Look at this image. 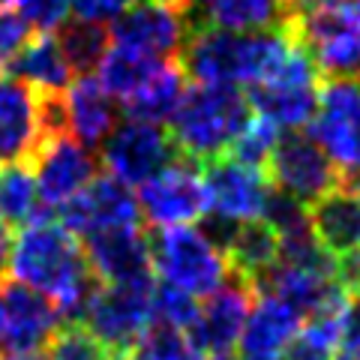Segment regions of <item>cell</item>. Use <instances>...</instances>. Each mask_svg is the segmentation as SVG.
<instances>
[{
	"label": "cell",
	"instance_id": "obj_1",
	"mask_svg": "<svg viewBox=\"0 0 360 360\" xmlns=\"http://www.w3.org/2000/svg\"><path fill=\"white\" fill-rule=\"evenodd\" d=\"M6 264L13 279L49 297L60 319H72L75 324L82 321L87 300L99 285L82 240L51 210L18 231Z\"/></svg>",
	"mask_w": 360,
	"mask_h": 360
},
{
	"label": "cell",
	"instance_id": "obj_2",
	"mask_svg": "<svg viewBox=\"0 0 360 360\" xmlns=\"http://www.w3.org/2000/svg\"><path fill=\"white\" fill-rule=\"evenodd\" d=\"M295 39L285 27L267 30H222L198 25L186 30L184 49L177 54V66L193 84H264L274 78L288 54L295 51Z\"/></svg>",
	"mask_w": 360,
	"mask_h": 360
},
{
	"label": "cell",
	"instance_id": "obj_3",
	"mask_svg": "<svg viewBox=\"0 0 360 360\" xmlns=\"http://www.w3.org/2000/svg\"><path fill=\"white\" fill-rule=\"evenodd\" d=\"M252 117V105L238 84H193L172 115V141L180 156L213 162L231 150Z\"/></svg>",
	"mask_w": 360,
	"mask_h": 360
},
{
	"label": "cell",
	"instance_id": "obj_4",
	"mask_svg": "<svg viewBox=\"0 0 360 360\" xmlns=\"http://www.w3.org/2000/svg\"><path fill=\"white\" fill-rule=\"evenodd\" d=\"M150 267L160 283L189 297H207L229 283V258L198 225H168L150 238Z\"/></svg>",
	"mask_w": 360,
	"mask_h": 360
},
{
	"label": "cell",
	"instance_id": "obj_5",
	"mask_svg": "<svg viewBox=\"0 0 360 360\" xmlns=\"http://www.w3.org/2000/svg\"><path fill=\"white\" fill-rule=\"evenodd\" d=\"M283 27L309 54L319 72L330 78H360V0H340Z\"/></svg>",
	"mask_w": 360,
	"mask_h": 360
},
{
	"label": "cell",
	"instance_id": "obj_6",
	"mask_svg": "<svg viewBox=\"0 0 360 360\" xmlns=\"http://www.w3.org/2000/svg\"><path fill=\"white\" fill-rule=\"evenodd\" d=\"M153 285L156 276L139 283H99L78 324L115 357H123L153 324Z\"/></svg>",
	"mask_w": 360,
	"mask_h": 360
},
{
	"label": "cell",
	"instance_id": "obj_7",
	"mask_svg": "<svg viewBox=\"0 0 360 360\" xmlns=\"http://www.w3.org/2000/svg\"><path fill=\"white\" fill-rule=\"evenodd\" d=\"M309 135L328 153L340 180L360 174V78H330L319 87Z\"/></svg>",
	"mask_w": 360,
	"mask_h": 360
},
{
	"label": "cell",
	"instance_id": "obj_8",
	"mask_svg": "<svg viewBox=\"0 0 360 360\" xmlns=\"http://www.w3.org/2000/svg\"><path fill=\"white\" fill-rule=\"evenodd\" d=\"M319 75L321 72L315 70L309 54L300 45H295L283 70L274 78H267L264 84L250 87L246 99L252 105V115H262L285 129L309 127L315 108H319Z\"/></svg>",
	"mask_w": 360,
	"mask_h": 360
},
{
	"label": "cell",
	"instance_id": "obj_9",
	"mask_svg": "<svg viewBox=\"0 0 360 360\" xmlns=\"http://www.w3.org/2000/svg\"><path fill=\"white\" fill-rule=\"evenodd\" d=\"M264 172L270 177V186L303 201L307 207L340 186V172L303 129H288L285 135H279Z\"/></svg>",
	"mask_w": 360,
	"mask_h": 360
},
{
	"label": "cell",
	"instance_id": "obj_10",
	"mask_svg": "<svg viewBox=\"0 0 360 360\" xmlns=\"http://www.w3.org/2000/svg\"><path fill=\"white\" fill-rule=\"evenodd\" d=\"M177 148L160 123L148 120H120L108 139L99 144V162L105 165L111 177H117L127 186H141L156 172L177 160Z\"/></svg>",
	"mask_w": 360,
	"mask_h": 360
},
{
	"label": "cell",
	"instance_id": "obj_11",
	"mask_svg": "<svg viewBox=\"0 0 360 360\" xmlns=\"http://www.w3.org/2000/svg\"><path fill=\"white\" fill-rule=\"evenodd\" d=\"M135 198H139L141 219H148L156 229L189 225L207 213L205 177L198 172V162L186 160V156H177L162 172L144 180Z\"/></svg>",
	"mask_w": 360,
	"mask_h": 360
},
{
	"label": "cell",
	"instance_id": "obj_12",
	"mask_svg": "<svg viewBox=\"0 0 360 360\" xmlns=\"http://www.w3.org/2000/svg\"><path fill=\"white\" fill-rule=\"evenodd\" d=\"M60 328L58 307L18 279L0 276V357L33 354Z\"/></svg>",
	"mask_w": 360,
	"mask_h": 360
},
{
	"label": "cell",
	"instance_id": "obj_13",
	"mask_svg": "<svg viewBox=\"0 0 360 360\" xmlns=\"http://www.w3.org/2000/svg\"><path fill=\"white\" fill-rule=\"evenodd\" d=\"M30 172L37 180V193L45 207H63L96 177L99 160L94 150L78 144L70 132L45 135L37 153L30 156Z\"/></svg>",
	"mask_w": 360,
	"mask_h": 360
},
{
	"label": "cell",
	"instance_id": "obj_14",
	"mask_svg": "<svg viewBox=\"0 0 360 360\" xmlns=\"http://www.w3.org/2000/svg\"><path fill=\"white\" fill-rule=\"evenodd\" d=\"M186 13L165 6L160 0H132L108 25V37L120 49L174 60L186 39Z\"/></svg>",
	"mask_w": 360,
	"mask_h": 360
},
{
	"label": "cell",
	"instance_id": "obj_15",
	"mask_svg": "<svg viewBox=\"0 0 360 360\" xmlns=\"http://www.w3.org/2000/svg\"><path fill=\"white\" fill-rule=\"evenodd\" d=\"M252 295L255 291L240 276L231 274L229 283H222L213 295L205 297V303H198V312L193 324H189L186 336L193 340V345L205 360H219L234 354L243 321L252 307Z\"/></svg>",
	"mask_w": 360,
	"mask_h": 360
},
{
	"label": "cell",
	"instance_id": "obj_16",
	"mask_svg": "<svg viewBox=\"0 0 360 360\" xmlns=\"http://www.w3.org/2000/svg\"><path fill=\"white\" fill-rule=\"evenodd\" d=\"M201 172L207 193V213L231 222H252L262 219L267 195H270V177L262 168L243 165L231 156H219L213 162H205Z\"/></svg>",
	"mask_w": 360,
	"mask_h": 360
},
{
	"label": "cell",
	"instance_id": "obj_17",
	"mask_svg": "<svg viewBox=\"0 0 360 360\" xmlns=\"http://www.w3.org/2000/svg\"><path fill=\"white\" fill-rule=\"evenodd\" d=\"M58 219L75 238H87L94 231L117 229V225H141V210L127 184L111 174H96L82 193L58 210Z\"/></svg>",
	"mask_w": 360,
	"mask_h": 360
},
{
	"label": "cell",
	"instance_id": "obj_18",
	"mask_svg": "<svg viewBox=\"0 0 360 360\" xmlns=\"http://www.w3.org/2000/svg\"><path fill=\"white\" fill-rule=\"evenodd\" d=\"M90 270L99 283H139L150 279V238L144 225H117L94 231L82 240Z\"/></svg>",
	"mask_w": 360,
	"mask_h": 360
},
{
	"label": "cell",
	"instance_id": "obj_19",
	"mask_svg": "<svg viewBox=\"0 0 360 360\" xmlns=\"http://www.w3.org/2000/svg\"><path fill=\"white\" fill-rule=\"evenodd\" d=\"M42 139V94L15 75H0V165L30 162Z\"/></svg>",
	"mask_w": 360,
	"mask_h": 360
},
{
	"label": "cell",
	"instance_id": "obj_20",
	"mask_svg": "<svg viewBox=\"0 0 360 360\" xmlns=\"http://www.w3.org/2000/svg\"><path fill=\"white\" fill-rule=\"evenodd\" d=\"M300 324L303 315L295 307L274 295H262L252 300L234 354L238 360H285Z\"/></svg>",
	"mask_w": 360,
	"mask_h": 360
},
{
	"label": "cell",
	"instance_id": "obj_21",
	"mask_svg": "<svg viewBox=\"0 0 360 360\" xmlns=\"http://www.w3.org/2000/svg\"><path fill=\"white\" fill-rule=\"evenodd\" d=\"M66 132L87 150H96L117 127V103L94 75H78L60 94Z\"/></svg>",
	"mask_w": 360,
	"mask_h": 360
},
{
	"label": "cell",
	"instance_id": "obj_22",
	"mask_svg": "<svg viewBox=\"0 0 360 360\" xmlns=\"http://www.w3.org/2000/svg\"><path fill=\"white\" fill-rule=\"evenodd\" d=\"M312 234L330 255L342 258L360 246V189L336 186L309 207Z\"/></svg>",
	"mask_w": 360,
	"mask_h": 360
},
{
	"label": "cell",
	"instance_id": "obj_23",
	"mask_svg": "<svg viewBox=\"0 0 360 360\" xmlns=\"http://www.w3.org/2000/svg\"><path fill=\"white\" fill-rule=\"evenodd\" d=\"M222 252L229 258L231 274L240 276L250 288H255L258 279L279 262V238L264 219L238 222L225 240Z\"/></svg>",
	"mask_w": 360,
	"mask_h": 360
},
{
	"label": "cell",
	"instance_id": "obj_24",
	"mask_svg": "<svg viewBox=\"0 0 360 360\" xmlns=\"http://www.w3.org/2000/svg\"><path fill=\"white\" fill-rule=\"evenodd\" d=\"M222 27V30H267L283 27L279 0H193L186 9V27Z\"/></svg>",
	"mask_w": 360,
	"mask_h": 360
},
{
	"label": "cell",
	"instance_id": "obj_25",
	"mask_svg": "<svg viewBox=\"0 0 360 360\" xmlns=\"http://www.w3.org/2000/svg\"><path fill=\"white\" fill-rule=\"evenodd\" d=\"M9 75L21 78L39 94H63L72 82V70L66 63L58 37L54 33H37L25 42V49L15 54V60L9 63Z\"/></svg>",
	"mask_w": 360,
	"mask_h": 360
},
{
	"label": "cell",
	"instance_id": "obj_26",
	"mask_svg": "<svg viewBox=\"0 0 360 360\" xmlns=\"http://www.w3.org/2000/svg\"><path fill=\"white\" fill-rule=\"evenodd\" d=\"M186 94V75L174 60H165L148 84L139 94L123 103V111L132 120H148V123H168L177 111L180 99Z\"/></svg>",
	"mask_w": 360,
	"mask_h": 360
},
{
	"label": "cell",
	"instance_id": "obj_27",
	"mask_svg": "<svg viewBox=\"0 0 360 360\" xmlns=\"http://www.w3.org/2000/svg\"><path fill=\"white\" fill-rule=\"evenodd\" d=\"M162 63L165 60H160V58H148V54H139V51L115 45V49L105 51V58L96 66V72H99V84L105 87V94L115 99V103L123 105L129 96H135L156 72H160Z\"/></svg>",
	"mask_w": 360,
	"mask_h": 360
},
{
	"label": "cell",
	"instance_id": "obj_28",
	"mask_svg": "<svg viewBox=\"0 0 360 360\" xmlns=\"http://www.w3.org/2000/svg\"><path fill=\"white\" fill-rule=\"evenodd\" d=\"M108 42H111L108 25H103V21H84V18L70 21L66 18L58 27V45H60L66 63H70L72 75L94 72L105 58Z\"/></svg>",
	"mask_w": 360,
	"mask_h": 360
},
{
	"label": "cell",
	"instance_id": "obj_29",
	"mask_svg": "<svg viewBox=\"0 0 360 360\" xmlns=\"http://www.w3.org/2000/svg\"><path fill=\"white\" fill-rule=\"evenodd\" d=\"M49 207L39 201L37 180L27 162H9L0 168V217L9 225H27Z\"/></svg>",
	"mask_w": 360,
	"mask_h": 360
},
{
	"label": "cell",
	"instance_id": "obj_30",
	"mask_svg": "<svg viewBox=\"0 0 360 360\" xmlns=\"http://www.w3.org/2000/svg\"><path fill=\"white\" fill-rule=\"evenodd\" d=\"M120 360H205V357H201V352L186 336V330L165 328V324H150L148 333Z\"/></svg>",
	"mask_w": 360,
	"mask_h": 360
},
{
	"label": "cell",
	"instance_id": "obj_31",
	"mask_svg": "<svg viewBox=\"0 0 360 360\" xmlns=\"http://www.w3.org/2000/svg\"><path fill=\"white\" fill-rule=\"evenodd\" d=\"M276 139H279L276 123H270L262 115H252L225 156H231V160H238L243 165H252V168H262L264 172L270 153H274V148H276Z\"/></svg>",
	"mask_w": 360,
	"mask_h": 360
},
{
	"label": "cell",
	"instance_id": "obj_32",
	"mask_svg": "<svg viewBox=\"0 0 360 360\" xmlns=\"http://www.w3.org/2000/svg\"><path fill=\"white\" fill-rule=\"evenodd\" d=\"M262 219L276 231L279 243H283V240L303 238V234H312L309 207L303 205V201H297V198H291V195H285V193H279V189H270Z\"/></svg>",
	"mask_w": 360,
	"mask_h": 360
},
{
	"label": "cell",
	"instance_id": "obj_33",
	"mask_svg": "<svg viewBox=\"0 0 360 360\" xmlns=\"http://www.w3.org/2000/svg\"><path fill=\"white\" fill-rule=\"evenodd\" d=\"M51 357L49 360H120L90 333L84 324H60L58 333L51 336Z\"/></svg>",
	"mask_w": 360,
	"mask_h": 360
},
{
	"label": "cell",
	"instance_id": "obj_34",
	"mask_svg": "<svg viewBox=\"0 0 360 360\" xmlns=\"http://www.w3.org/2000/svg\"><path fill=\"white\" fill-rule=\"evenodd\" d=\"M195 312H198L195 297H189V295H184V291H177V288L156 279V285H153V324L189 330Z\"/></svg>",
	"mask_w": 360,
	"mask_h": 360
},
{
	"label": "cell",
	"instance_id": "obj_35",
	"mask_svg": "<svg viewBox=\"0 0 360 360\" xmlns=\"http://www.w3.org/2000/svg\"><path fill=\"white\" fill-rule=\"evenodd\" d=\"M13 6L30 25V30L39 33L58 30L72 13V0H13Z\"/></svg>",
	"mask_w": 360,
	"mask_h": 360
},
{
	"label": "cell",
	"instance_id": "obj_36",
	"mask_svg": "<svg viewBox=\"0 0 360 360\" xmlns=\"http://www.w3.org/2000/svg\"><path fill=\"white\" fill-rule=\"evenodd\" d=\"M30 39V25L18 15L15 6H0V75L9 70L15 54Z\"/></svg>",
	"mask_w": 360,
	"mask_h": 360
},
{
	"label": "cell",
	"instance_id": "obj_37",
	"mask_svg": "<svg viewBox=\"0 0 360 360\" xmlns=\"http://www.w3.org/2000/svg\"><path fill=\"white\" fill-rule=\"evenodd\" d=\"M333 360H360V297L348 303V309H345L342 340H340Z\"/></svg>",
	"mask_w": 360,
	"mask_h": 360
},
{
	"label": "cell",
	"instance_id": "obj_38",
	"mask_svg": "<svg viewBox=\"0 0 360 360\" xmlns=\"http://www.w3.org/2000/svg\"><path fill=\"white\" fill-rule=\"evenodd\" d=\"M129 4L132 0H72V13H75V18L108 25V21H115Z\"/></svg>",
	"mask_w": 360,
	"mask_h": 360
},
{
	"label": "cell",
	"instance_id": "obj_39",
	"mask_svg": "<svg viewBox=\"0 0 360 360\" xmlns=\"http://www.w3.org/2000/svg\"><path fill=\"white\" fill-rule=\"evenodd\" d=\"M333 4H340V0H285L283 25H288V21H295V18H303V15H312V13H319V9H328Z\"/></svg>",
	"mask_w": 360,
	"mask_h": 360
},
{
	"label": "cell",
	"instance_id": "obj_40",
	"mask_svg": "<svg viewBox=\"0 0 360 360\" xmlns=\"http://www.w3.org/2000/svg\"><path fill=\"white\" fill-rule=\"evenodd\" d=\"M340 279H342L345 291H352V295L360 297V246H357L354 252L342 255V262H340Z\"/></svg>",
	"mask_w": 360,
	"mask_h": 360
},
{
	"label": "cell",
	"instance_id": "obj_41",
	"mask_svg": "<svg viewBox=\"0 0 360 360\" xmlns=\"http://www.w3.org/2000/svg\"><path fill=\"white\" fill-rule=\"evenodd\" d=\"M13 225H9L4 217H0V274H4V267L9 262V250H13Z\"/></svg>",
	"mask_w": 360,
	"mask_h": 360
},
{
	"label": "cell",
	"instance_id": "obj_42",
	"mask_svg": "<svg viewBox=\"0 0 360 360\" xmlns=\"http://www.w3.org/2000/svg\"><path fill=\"white\" fill-rule=\"evenodd\" d=\"M160 4H165V6H174V9H180V13H186V9L193 6V0H160Z\"/></svg>",
	"mask_w": 360,
	"mask_h": 360
},
{
	"label": "cell",
	"instance_id": "obj_43",
	"mask_svg": "<svg viewBox=\"0 0 360 360\" xmlns=\"http://www.w3.org/2000/svg\"><path fill=\"white\" fill-rule=\"evenodd\" d=\"M9 360H49V357H42V354L33 352V354H18V357H9Z\"/></svg>",
	"mask_w": 360,
	"mask_h": 360
},
{
	"label": "cell",
	"instance_id": "obj_44",
	"mask_svg": "<svg viewBox=\"0 0 360 360\" xmlns=\"http://www.w3.org/2000/svg\"><path fill=\"white\" fill-rule=\"evenodd\" d=\"M283 6H285V0H279V9H283Z\"/></svg>",
	"mask_w": 360,
	"mask_h": 360
},
{
	"label": "cell",
	"instance_id": "obj_45",
	"mask_svg": "<svg viewBox=\"0 0 360 360\" xmlns=\"http://www.w3.org/2000/svg\"><path fill=\"white\" fill-rule=\"evenodd\" d=\"M219 360H231V357H219Z\"/></svg>",
	"mask_w": 360,
	"mask_h": 360
}]
</instances>
